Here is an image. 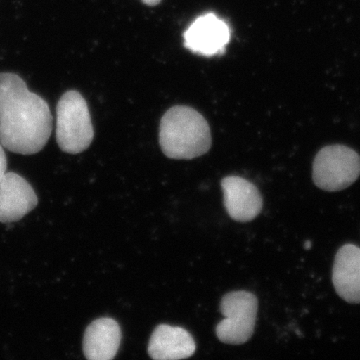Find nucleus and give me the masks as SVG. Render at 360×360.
<instances>
[{
	"mask_svg": "<svg viewBox=\"0 0 360 360\" xmlns=\"http://www.w3.org/2000/svg\"><path fill=\"white\" fill-rule=\"evenodd\" d=\"M52 131V115L41 96L14 73H0V142L9 151L39 153Z\"/></svg>",
	"mask_w": 360,
	"mask_h": 360,
	"instance_id": "nucleus-1",
	"label": "nucleus"
},
{
	"mask_svg": "<svg viewBox=\"0 0 360 360\" xmlns=\"http://www.w3.org/2000/svg\"><path fill=\"white\" fill-rule=\"evenodd\" d=\"M160 144L163 153L172 160H193L212 148L210 125L198 111L177 105L162 116Z\"/></svg>",
	"mask_w": 360,
	"mask_h": 360,
	"instance_id": "nucleus-2",
	"label": "nucleus"
},
{
	"mask_svg": "<svg viewBox=\"0 0 360 360\" xmlns=\"http://www.w3.org/2000/svg\"><path fill=\"white\" fill-rule=\"evenodd\" d=\"M94 130L87 103L75 90L65 92L56 106V141L63 153L77 155L94 141Z\"/></svg>",
	"mask_w": 360,
	"mask_h": 360,
	"instance_id": "nucleus-3",
	"label": "nucleus"
},
{
	"mask_svg": "<svg viewBox=\"0 0 360 360\" xmlns=\"http://www.w3.org/2000/svg\"><path fill=\"white\" fill-rule=\"evenodd\" d=\"M359 175L360 156L347 146H326L315 156L312 179L322 191H343L354 184Z\"/></svg>",
	"mask_w": 360,
	"mask_h": 360,
	"instance_id": "nucleus-4",
	"label": "nucleus"
},
{
	"mask_svg": "<svg viewBox=\"0 0 360 360\" xmlns=\"http://www.w3.org/2000/svg\"><path fill=\"white\" fill-rule=\"evenodd\" d=\"M258 302L250 291H232L222 297L220 312L224 319L215 328L221 342L227 345H243L255 333L257 323Z\"/></svg>",
	"mask_w": 360,
	"mask_h": 360,
	"instance_id": "nucleus-5",
	"label": "nucleus"
},
{
	"mask_svg": "<svg viewBox=\"0 0 360 360\" xmlns=\"http://www.w3.org/2000/svg\"><path fill=\"white\" fill-rule=\"evenodd\" d=\"M231 37L226 22L214 13H206L196 18L184 32V46L194 53L212 58L224 53Z\"/></svg>",
	"mask_w": 360,
	"mask_h": 360,
	"instance_id": "nucleus-6",
	"label": "nucleus"
},
{
	"mask_svg": "<svg viewBox=\"0 0 360 360\" xmlns=\"http://www.w3.org/2000/svg\"><path fill=\"white\" fill-rule=\"evenodd\" d=\"M37 203L39 198L27 180L15 172H6L0 181V222L18 221Z\"/></svg>",
	"mask_w": 360,
	"mask_h": 360,
	"instance_id": "nucleus-7",
	"label": "nucleus"
},
{
	"mask_svg": "<svg viewBox=\"0 0 360 360\" xmlns=\"http://www.w3.org/2000/svg\"><path fill=\"white\" fill-rule=\"evenodd\" d=\"M224 206L236 221L248 222L258 217L264 207L262 194L252 182L243 177L227 176L222 179Z\"/></svg>",
	"mask_w": 360,
	"mask_h": 360,
	"instance_id": "nucleus-8",
	"label": "nucleus"
},
{
	"mask_svg": "<svg viewBox=\"0 0 360 360\" xmlns=\"http://www.w3.org/2000/svg\"><path fill=\"white\" fill-rule=\"evenodd\" d=\"M195 349V341L188 331L168 324L158 326L148 343L149 356L155 360L188 359Z\"/></svg>",
	"mask_w": 360,
	"mask_h": 360,
	"instance_id": "nucleus-9",
	"label": "nucleus"
},
{
	"mask_svg": "<svg viewBox=\"0 0 360 360\" xmlns=\"http://www.w3.org/2000/svg\"><path fill=\"white\" fill-rule=\"evenodd\" d=\"M335 291L349 303H360V248L341 246L336 253L333 269Z\"/></svg>",
	"mask_w": 360,
	"mask_h": 360,
	"instance_id": "nucleus-10",
	"label": "nucleus"
},
{
	"mask_svg": "<svg viewBox=\"0 0 360 360\" xmlns=\"http://www.w3.org/2000/svg\"><path fill=\"white\" fill-rule=\"evenodd\" d=\"M122 342V329L115 319L103 317L89 324L84 338V354L89 360L115 359Z\"/></svg>",
	"mask_w": 360,
	"mask_h": 360,
	"instance_id": "nucleus-11",
	"label": "nucleus"
},
{
	"mask_svg": "<svg viewBox=\"0 0 360 360\" xmlns=\"http://www.w3.org/2000/svg\"><path fill=\"white\" fill-rule=\"evenodd\" d=\"M7 168V160L6 153H4L2 144H0V181H1L2 177L6 174Z\"/></svg>",
	"mask_w": 360,
	"mask_h": 360,
	"instance_id": "nucleus-12",
	"label": "nucleus"
},
{
	"mask_svg": "<svg viewBox=\"0 0 360 360\" xmlns=\"http://www.w3.org/2000/svg\"><path fill=\"white\" fill-rule=\"evenodd\" d=\"M144 4L148 6H155L160 4L161 0H141Z\"/></svg>",
	"mask_w": 360,
	"mask_h": 360,
	"instance_id": "nucleus-13",
	"label": "nucleus"
},
{
	"mask_svg": "<svg viewBox=\"0 0 360 360\" xmlns=\"http://www.w3.org/2000/svg\"><path fill=\"white\" fill-rule=\"evenodd\" d=\"M309 248H310V243H307V250H309Z\"/></svg>",
	"mask_w": 360,
	"mask_h": 360,
	"instance_id": "nucleus-14",
	"label": "nucleus"
}]
</instances>
